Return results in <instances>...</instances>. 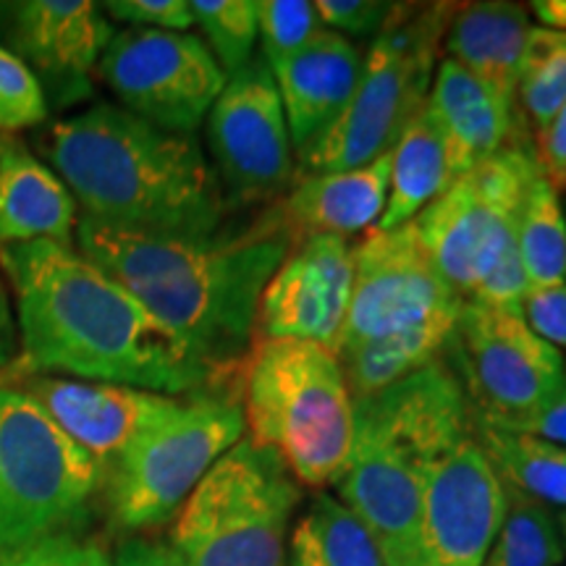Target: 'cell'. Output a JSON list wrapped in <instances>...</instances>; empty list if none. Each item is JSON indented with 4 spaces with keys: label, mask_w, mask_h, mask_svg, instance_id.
<instances>
[{
    "label": "cell",
    "mask_w": 566,
    "mask_h": 566,
    "mask_svg": "<svg viewBox=\"0 0 566 566\" xmlns=\"http://www.w3.org/2000/svg\"><path fill=\"white\" fill-rule=\"evenodd\" d=\"M0 268L17 300L21 359L30 370L166 396L233 380L76 247H0Z\"/></svg>",
    "instance_id": "obj_1"
},
{
    "label": "cell",
    "mask_w": 566,
    "mask_h": 566,
    "mask_svg": "<svg viewBox=\"0 0 566 566\" xmlns=\"http://www.w3.org/2000/svg\"><path fill=\"white\" fill-rule=\"evenodd\" d=\"M76 244L212 370L231 378L254 342L258 304L292 250L279 200L252 226L216 237H163L80 218Z\"/></svg>",
    "instance_id": "obj_2"
},
{
    "label": "cell",
    "mask_w": 566,
    "mask_h": 566,
    "mask_svg": "<svg viewBox=\"0 0 566 566\" xmlns=\"http://www.w3.org/2000/svg\"><path fill=\"white\" fill-rule=\"evenodd\" d=\"M42 147L82 218L163 237L221 233L229 202L195 134L158 129L122 105L97 103L55 122Z\"/></svg>",
    "instance_id": "obj_3"
},
{
    "label": "cell",
    "mask_w": 566,
    "mask_h": 566,
    "mask_svg": "<svg viewBox=\"0 0 566 566\" xmlns=\"http://www.w3.org/2000/svg\"><path fill=\"white\" fill-rule=\"evenodd\" d=\"M475 428L470 401L436 359L354 401V438L334 495L378 543L386 566H420V509L430 464Z\"/></svg>",
    "instance_id": "obj_4"
},
{
    "label": "cell",
    "mask_w": 566,
    "mask_h": 566,
    "mask_svg": "<svg viewBox=\"0 0 566 566\" xmlns=\"http://www.w3.org/2000/svg\"><path fill=\"white\" fill-rule=\"evenodd\" d=\"M244 436L273 451L310 491H328L354 438V399L342 359L321 344L254 338L233 370Z\"/></svg>",
    "instance_id": "obj_5"
},
{
    "label": "cell",
    "mask_w": 566,
    "mask_h": 566,
    "mask_svg": "<svg viewBox=\"0 0 566 566\" xmlns=\"http://www.w3.org/2000/svg\"><path fill=\"white\" fill-rule=\"evenodd\" d=\"M457 3H401L365 51L363 76L334 126L302 155L294 174L349 171L384 158L424 111Z\"/></svg>",
    "instance_id": "obj_6"
},
{
    "label": "cell",
    "mask_w": 566,
    "mask_h": 566,
    "mask_svg": "<svg viewBox=\"0 0 566 566\" xmlns=\"http://www.w3.org/2000/svg\"><path fill=\"white\" fill-rule=\"evenodd\" d=\"M302 491L279 454L244 436L184 501L168 543L189 566H286Z\"/></svg>",
    "instance_id": "obj_7"
},
{
    "label": "cell",
    "mask_w": 566,
    "mask_h": 566,
    "mask_svg": "<svg viewBox=\"0 0 566 566\" xmlns=\"http://www.w3.org/2000/svg\"><path fill=\"white\" fill-rule=\"evenodd\" d=\"M103 475L32 396L0 386V562L80 533Z\"/></svg>",
    "instance_id": "obj_8"
},
{
    "label": "cell",
    "mask_w": 566,
    "mask_h": 566,
    "mask_svg": "<svg viewBox=\"0 0 566 566\" xmlns=\"http://www.w3.org/2000/svg\"><path fill=\"white\" fill-rule=\"evenodd\" d=\"M244 438L237 388L187 394L166 420L145 430L103 475V501L113 527L145 535L171 522L210 467Z\"/></svg>",
    "instance_id": "obj_9"
},
{
    "label": "cell",
    "mask_w": 566,
    "mask_h": 566,
    "mask_svg": "<svg viewBox=\"0 0 566 566\" xmlns=\"http://www.w3.org/2000/svg\"><path fill=\"white\" fill-rule=\"evenodd\" d=\"M530 142H509L459 176L412 221L436 271L462 302L499 260L516 250L520 212L543 176Z\"/></svg>",
    "instance_id": "obj_10"
},
{
    "label": "cell",
    "mask_w": 566,
    "mask_h": 566,
    "mask_svg": "<svg viewBox=\"0 0 566 566\" xmlns=\"http://www.w3.org/2000/svg\"><path fill=\"white\" fill-rule=\"evenodd\" d=\"M478 420L516 430L541 415L564 384L562 349L530 328L522 307L462 302L443 349Z\"/></svg>",
    "instance_id": "obj_11"
},
{
    "label": "cell",
    "mask_w": 566,
    "mask_h": 566,
    "mask_svg": "<svg viewBox=\"0 0 566 566\" xmlns=\"http://www.w3.org/2000/svg\"><path fill=\"white\" fill-rule=\"evenodd\" d=\"M97 74L124 111L176 134L200 129L229 80L200 34L132 27L113 34Z\"/></svg>",
    "instance_id": "obj_12"
},
{
    "label": "cell",
    "mask_w": 566,
    "mask_h": 566,
    "mask_svg": "<svg viewBox=\"0 0 566 566\" xmlns=\"http://www.w3.org/2000/svg\"><path fill=\"white\" fill-rule=\"evenodd\" d=\"M205 132L229 208L275 200L292 187V134L263 55L226 80L205 118Z\"/></svg>",
    "instance_id": "obj_13"
},
{
    "label": "cell",
    "mask_w": 566,
    "mask_h": 566,
    "mask_svg": "<svg viewBox=\"0 0 566 566\" xmlns=\"http://www.w3.org/2000/svg\"><path fill=\"white\" fill-rule=\"evenodd\" d=\"M459 307L462 300L436 271L415 223L370 229L354 244L352 302L338 352Z\"/></svg>",
    "instance_id": "obj_14"
},
{
    "label": "cell",
    "mask_w": 566,
    "mask_h": 566,
    "mask_svg": "<svg viewBox=\"0 0 566 566\" xmlns=\"http://www.w3.org/2000/svg\"><path fill=\"white\" fill-rule=\"evenodd\" d=\"M506 509L504 480L472 428L430 464L420 509V566H480Z\"/></svg>",
    "instance_id": "obj_15"
},
{
    "label": "cell",
    "mask_w": 566,
    "mask_h": 566,
    "mask_svg": "<svg viewBox=\"0 0 566 566\" xmlns=\"http://www.w3.org/2000/svg\"><path fill=\"white\" fill-rule=\"evenodd\" d=\"M113 27L90 0H13L0 3V45L32 71L48 108H69L92 92Z\"/></svg>",
    "instance_id": "obj_16"
},
{
    "label": "cell",
    "mask_w": 566,
    "mask_h": 566,
    "mask_svg": "<svg viewBox=\"0 0 566 566\" xmlns=\"http://www.w3.org/2000/svg\"><path fill=\"white\" fill-rule=\"evenodd\" d=\"M354 283L352 239H296L258 304L254 338L321 344L338 354Z\"/></svg>",
    "instance_id": "obj_17"
},
{
    "label": "cell",
    "mask_w": 566,
    "mask_h": 566,
    "mask_svg": "<svg viewBox=\"0 0 566 566\" xmlns=\"http://www.w3.org/2000/svg\"><path fill=\"white\" fill-rule=\"evenodd\" d=\"M19 388L32 396L63 433L103 467V472L122 457L126 446L137 441L153 424L166 420L184 399L53 375H38Z\"/></svg>",
    "instance_id": "obj_18"
},
{
    "label": "cell",
    "mask_w": 566,
    "mask_h": 566,
    "mask_svg": "<svg viewBox=\"0 0 566 566\" xmlns=\"http://www.w3.org/2000/svg\"><path fill=\"white\" fill-rule=\"evenodd\" d=\"M363 63L365 51L357 42L325 30L271 69L296 158H302L349 105L363 76Z\"/></svg>",
    "instance_id": "obj_19"
},
{
    "label": "cell",
    "mask_w": 566,
    "mask_h": 566,
    "mask_svg": "<svg viewBox=\"0 0 566 566\" xmlns=\"http://www.w3.org/2000/svg\"><path fill=\"white\" fill-rule=\"evenodd\" d=\"M424 108L443 134L454 179L472 171L509 142L533 139L512 101L446 55L436 69Z\"/></svg>",
    "instance_id": "obj_20"
},
{
    "label": "cell",
    "mask_w": 566,
    "mask_h": 566,
    "mask_svg": "<svg viewBox=\"0 0 566 566\" xmlns=\"http://www.w3.org/2000/svg\"><path fill=\"white\" fill-rule=\"evenodd\" d=\"M391 153L367 166L349 171L294 174L279 210L292 239L317 237H359L375 229L386 210Z\"/></svg>",
    "instance_id": "obj_21"
},
{
    "label": "cell",
    "mask_w": 566,
    "mask_h": 566,
    "mask_svg": "<svg viewBox=\"0 0 566 566\" xmlns=\"http://www.w3.org/2000/svg\"><path fill=\"white\" fill-rule=\"evenodd\" d=\"M80 205L51 166L17 134L0 137V247H74Z\"/></svg>",
    "instance_id": "obj_22"
},
{
    "label": "cell",
    "mask_w": 566,
    "mask_h": 566,
    "mask_svg": "<svg viewBox=\"0 0 566 566\" xmlns=\"http://www.w3.org/2000/svg\"><path fill=\"white\" fill-rule=\"evenodd\" d=\"M530 32V11L522 3H457L446 30L443 55L516 105V82Z\"/></svg>",
    "instance_id": "obj_23"
},
{
    "label": "cell",
    "mask_w": 566,
    "mask_h": 566,
    "mask_svg": "<svg viewBox=\"0 0 566 566\" xmlns=\"http://www.w3.org/2000/svg\"><path fill=\"white\" fill-rule=\"evenodd\" d=\"M459 310L430 317V321L417 323L412 328L373 338V342L354 346V349L338 352L352 399H367V396L386 391L399 380L441 359L446 342L454 331Z\"/></svg>",
    "instance_id": "obj_24"
},
{
    "label": "cell",
    "mask_w": 566,
    "mask_h": 566,
    "mask_svg": "<svg viewBox=\"0 0 566 566\" xmlns=\"http://www.w3.org/2000/svg\"><path fill=\"white\" fill-rule=\"evenodd\" d=\"M454 181L443 134L424 108L391 150L388 200L375 229L386 231L412 223Z\"/></svg>",
    "instance_id": "obj_25"
},
{
    "label": "cell",
    "mask_w": 566,
    "mask_h": 566,
    "mask_svg": "<svg viewBox=\"0 0 566 566\" xmlns=\"http://www.w3.org/2000/svg\"><path fill=\"white\" fill-rule=\"evenodd\" d=\"M286 566H386L378 543L331 491H317L296 516Z\"/></svg>",
    "instance_id": "obj_26"
},
{
    "label": "cell",
    "mask_w": 566,
    "mask_h": 566,
    "mask_svg": "<svg viewBox=\"0 0 566 566\" xmlns=\"http://www.w3.org/2000/svg\"><path fill=\"white\" fill-rule=\"evenodd\" d=\"M475 438L509 491L566 509V446L475 417Z\"/></svg>",
    "instance_id": "obj_27"
},
{
    "label": "cell",
    "mask_w": 566,
    "mask_h": 566,
    "mask_svg": "<svg viewBox=\"0 0 566 566\" xmlns=\"http://www.w3.org/2000/svg\"><path fill=\"white\" fill-rule=\"evenodd\" d=\"M516 250L530 292L566 283V208L562 192L546 176L533 184L520 212Z\"/></svg>",
    "instance_id": "obj_28"
},
{
    "label": "cell",
    "mask_w": 566,
    "mask_h": 566,
    "mask_svg": "<svg viewBox=\"0 0 566 566\" xmlns=\"http://www.w3.org/2000/svg\"><path fill=\"white\" fill-rule=\"evenodd\" d=\"M566 105V32L533 27L520 82H516V111L530 137L546 129L551 118Z\"/></svg>",
    "instance_id": "obj_29"
},
{
    "label": "cell",
    "mask_w": 566,
    "mask_h": 566,
    "mask_svg": "<svg viewBox=\"0 0 566 566\" xmlns=\"http://www.w3.org/2000/svg\"><path fill=\"white\" fill-rule=\"evenodd\" d=\"M564 558L554 509L509 491L504 525L480 566H562Z\"/></svg>",
    "instance_id": "obj_30"
},
{
    "label": "cell",
    "mask_w": 566,
    "mask_h": 566,
    "mask_svg": "<svg viewBox=\"0 0 566 566\" xmlns=\"http://www.w3.org/2000/svg\"><path fill=\"white\" fill-rule=\"evenodd\" d=\"M189 11L226 76L250 66L258 45V0H189Z\"/></svg>",
    "instance_id": "obj_31"
},
{
    "label": "cell",
    "mask_w": 566,
    "mask_h": 566,
    "mask_svg": "<svg viewBox=\"0 0 566 566\" xmlns=\"http://www.w3.org/2000/svg\"><path fill=\"white\" fill-rule=\"evenodd\" d=\"M325 27L315 3L307 0H258V38L263 61L275 66L289 55L310 45Z\"/></svg>",
    "instance_id": "obj_32"
},
{
    "label": "cell",
    "mask_w": 566,
    "mask_h": 566,
    "mask_svg": "<svg viewBox=\"0 0 566 566\" xmlns=\"http://www.w3.org/2000/svg\"><path fill=\"white\" fill-rule=\"evenodd\" d=\"M48 113L45 92L32 71L0 45V137L40 126Z\"/></svg>",
    "instance_id": "obj_33"
},
{
    "label": "cell",
    "mask_w": 566,
    "mask_h": 566,
    "mask_svg": "<svg viewBox=\"0 0 566 566\" xmlns=\"http://www.w3.org/2000/svg\"><path fill=\"white\" fill-rule=\"evenodd\" d=\"M323 27L328 32L342 34L346 40H375L391 24L401 3H384V0H317Z\"/></svg>",
    "instance_id": "obj_34"
},
{
    "label": "cell",
    "mask_w": 566,
    "mask_h": 566,
    "mask_svg": "<svg viewBox=\"0 0 566 566\" xmlns=\"http://www.w3.org/2000/svg\"><path fill=\"white\" fill-rule=\"evenodd\" d=\"M0 566H113V558L97 541L69 533L48 537L19 556L0 562Z\"/></svg>",
    "instance_id": "obj_35"
},
{
    "label": "cell",
    "mask_w": 566,
    "mask_h": 566,
    "mask_svg": "<svg viewBox=\"0 0 566 566\" xmlns=\"http://www.w3.org/2000/svg\"><path fill=\"white\" fill-rule=\"evenodd\" d=\"M101 9L105 17L132 24V30L189 32L195 27L189 0H108Z\"/></svg>",
    "instance_id": "obj_36"
},
{
    "label": "cell",
    "mask_w": 566,
    "mask_h": 566,
    "mask_svg": "<svg viewBox=\"0 0 566 566\" xmlns=\"http://www.w3.org/2000/svg\"><path fill=\"white\" fill-rule=\"evenodd\" d=\"M522 315L537 336L556 349H566V283L533 289L522 302Z\"/></svg>",
    "instance_id": "obj_37"
},
{
    "label": "cell",
    "mask_w": 566,
    "mask_h": 566,
    "mask_svg": "<svg viewBox=\"0 0 566 566\" xmlns=\"http://www.w3.org/2000/svg\"><path fill=\"white\" fill-rule=\"evenodd\" d=\"M533 153L541 174L562 192L566 187V105L551 118L546 129L535 134Z\"/></svg>",
    "instance_id": "obj_38"
},
{
    "label": "cell",
    "mask_w": 566,
    "mask_h": 566,
    "mask_svg": "<svg viewBox=\"0 0 566 566\" xmlns=\"http://www.w3.org/2000/svg\"><path fill=\"white\" fill-rule=\"evenodd\" d=\"M111 558L113 566H189L171 543L147 535H124Z\"/></svg>",
    "instance_id": "obj_39"
},
{
    "label": "cell",
    "mask_w": 566,
    "mask_h": 566,
    "mask_svg": "<svg viewBox=\"0 0 566 566\" xmlns=\"http://www.w3.org/2000/svg\"><path fill=\"white\" fill-rule=\"evenodd\" d=\"M516 430H520V433L546 438L551 443L566 446V373H564V384L558 388L554 399H551V405Z\"/></svg>",
    "instance_id": "obj_40"
},
{
    "label": "cell",
    "mask_w": 566,
    "mask_h": 566,
    "mask_svg": "<svg viewBox=\"0 0 566 566\" xmlns=\"http://www.w3.org/2000/svg\"><path fill=\"white\" fill-rule=\"evenodd\" d=\"M21 357V342H19V325L17 313L11 310L9 289H6L3 279H0V373L11 370Z\"/></svg>",
    "instance_id": "obj_41"
},
{
    "label": "cell",
    "mask_w": 566,
    "mask_h": 566,
    "mask_svg": "<svg viewBox=\"0 0 566 566\" xmlns=\"http://www.w3.org/2000/svg\"><path fill=\"white\" fill-rule=\"evenodd\" d=\"M527 11L541 21L543 30L566 32V0H535Z\"/></svg>",
    "instance_id": "obj_42"
},
{
    "label": "cell",
    "mask_w": 566,
    "mask_h": 566,
    "mask_svg": "<svg viewBox=\"0 0 566 566\" xmlns=\"http://www.w3.org/2000/svg\"><path fill=\"white\" fill-rule=\"evenodd\" d=\"M556 525H558V535H562V543H564V551H566V509L556 514Z\"/></svg>",
    "instance_id": "obj_43"
},
{
    "label": "cell",
    "mask_w": 566,
    "mask_h": 566,
    "mask_svg": "<svg viewBox=\"0 0 566 566\" xmlns=\"http://www.w3.org/2000/svg\"><path fill=\"white\" fill-rule=\"evenodd\" d=\"M562 192H566V187H564V189H562Z\"/></svg>",
    "instance_id": "obj_44"
}]
</instances>
